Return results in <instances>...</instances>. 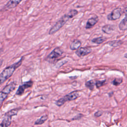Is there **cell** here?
Segmentation results:
<instances>
[{"instance_id": "cell-6", "label": "cell", "mask_w": 127, "mask_h": 127, "mask_svg": "<svg viewBox=\"0 0 127 127\" xmlns=\"http://www.w3.org/2000/svg\"><path fill=\"white\" fill-rule=\"evenodd\" d=\"M18 110L16 109H12L6 113L4 114L2 121L0 125L1 127H9L11 125V118L13 116H16L17 115Z\"/></svg>"}, {"instance_id": "cell-18", "label": "cell", "mask_w": 127, "mask_h": 127, "mask_svg": "<svg viewBox=\"0 0 127 127\" xmlns=\"http://www.w3.org/2000/svg\"><path fill=\"white\" fill-rule=\"evenodd\" d=\"M123 42L121 40H114L110 41L108 43V44L113 47H116L118 46H120L122 44Z\"/></svg>"}, {"instance_id": "cell-12", "label": "cell", "mask_w": 127, "mask_h": 127, "mask_svg": "<svg viewBox=\"0 0 127 127\" xmlns=\"http://www.w3.org/2000/svg\"><path fill=\"white\" fill-rule=\"evenodd\" d=\"M115 26L114 25L111 24H106L104 25L102 27V31L107 34H111L112 33L115 29Z\"/></svg>"}, {"instance_id": "cell-8", "label": "cell", "mask_w": 127, "mask_h": 127, "mask_svg": "<svg viewBox=\"0 0 127 127\" xmlns=\"http://www.w3.org/2000/svg\"><path fill=\"white\" fill-rule=\"evenodd\" d=\"M123 12V10L120 7L115 8L113 11L108 14L107 18L109 20H115L120 18Z\"/></svg>"}, {"instance_id": "cell-10", "label": "cell", "mask_w": 127, "mask_h": 127, "mask_svg": "<svg viewBox=\"0 0 127 127\" xmlns=\"http://www.w3.org/2000/svg\"><path fill=\"white\" fill-rule=\"evenodd\" d=\"M99 18L97 15H94L89 18L86 23L85 29H89L92 28L98 21Z\"/></svg>"}, {"instance_id": "cell-15", "label": "cell", "mask_w": 127, "mask_h": 127, "mask_svg": "<svg viewBox=\"0 0 127 127\" xmlns=\"http://www.w3.org/2000/svg\"><path fill=\"white\" fill-rule=\"evenodd\" d=\"M48 116L47 115H45L41 116L40 118L38 119L34 123L35 125H40L44 124L48 119Z\"/></svg>"}, {"instance_id": "cell-24", "label": "cell", "mask_w": 127, "mask_h": 127, "mask_svg": "<svg viewBox=\"0 0 127 127\" xmlns=\"http://www.w3.org/2000/svg\"><path fill=\"white\" fill-rule=\"evenodd\" d=\"M125 57L127 59V53H126V54L125 55Z\"/></svg>"}, {"instance_id": "cell-13", "label": "cell", "mask_w": 127, "mask_h": 127, "mask_svg": "<svg viewBox=\"0 0 127 127\" xmlns=\"http://www.w3.org/2000/svg\"><path fill=\"white\" fill-rule=\"evenodd\" d=\"M81 45V42L78 39L73 40L69 45V48L71 50H76L80 47Z\"/></svg>"}, {"instance_id": "cell-21", "label": "cell", "mask_w": 127, "mask_h": 127, "mask_svg": "<svg viewBox=\"0 0 127 127\" xmlns=\"http://www.w3.org/2000/svg\"><path fill=\"white\" fill-rule=\"evenodd\" d=\"M103 113V111H97L95 113L94 116L95 117H100V116H101L102 115Z\"/></svg>"}, {"instance_id": "cell-3", "label": "cell", "mask_w": 127, "mask_h": 127, "mask_svg": "<svg viewBox=\"0 0 127 127\" xmlns=\"http://www.w3.org/2000/svg\"><path fill=\"white\" fill-rule=\"evenodd\" d=\"M79 96V93L78 91H73L65 95L64 96L61 98L59 100H57L55 102V104L57 106L61 107L63 105L65 102L75 100L77 99Z\"/></svg>"}, {"instance_id": "cell-5", "label": "cell", "mask_w": 127, "mask_h": 127, "mask_svg": "<svg viewBox=\"0 0 127 127\" xmlns=\"http://www.w3.org/2000/svg\"><path fill=\"white\" fill-rule=\"evenodd\" d=\"M64 51L60 47L55 48L46 58L45 60L50 63H54L64 54Z\"/></svg>"}, {"instance_id": "cell-11", "label": "cell", "mask_w": 127, "mask_h": 127, "mask_svg": "<svg viewBox=\"0 0 127 127\" xmlns=\"http://www.w3.org/2000/svg\"><path fill=\"white\" fill-rule=\"evenodd\" d=\"M22 0H9L5 5V8L10 9L16 7Z\"/></svg>"}, {"instance_id": "cell-20", "label": "cell", "mask_w": 127, "mask_h": 127, "mask_svg": "<svg viewBox=\"0 0 127 127\" xmlns=\"http://www.w3.org/2000/svg\"><path fill=\"white\" fill-rule=\"evenodd\" d=\"M106 80H96V84H95V85H96V87L97 88H100L102 86H103L105 84V82H106Z\"/></svg>"}, {"instance_id": "cell-1", "label": "cell", "mask_w": 127, "mask_h": 127, "mask_svg": "<svg viewBox=\"0 0 127 127\" xmlns=\"http://www.w3.org/2000/svg\"><path fill=\"white\" fill-rule=\"evenodd\" d=\"M78 11L76 9H71L69 12L64 14L56 23L51 28L49 32V35H53L59 31L69 19L73 18L78 14Z\"/></svg>"}, {"instance_id": "cell-16", "label": "cell", "mask_w": 127, "mask_h": 127, "mask_svg": "<svg viewBox=\"0 0 127 127\" xmlns=\"http://www.w3.org/2000/svg\"><path fill=\"white\" fill-rule=\"evenodd\" d=\"M96 84V81L93 79H91L87 81L85 83V86L86 88L90 90H93Z\"/></svg>"}, {"instance_id": "cell-2", "label": "cell", "mask_w": 127, "mask_h": 127, "mask_svg": "<svg viewBox=\"0 0 127 127\" xmlns=\"http://www.w3.org/2000/svg\"><path fill=\"white\" fill-rule=\"evenodd\" d=\"M24 59V57H21L20 59L17 62L13 64L6 67L0 74V83L2 84L7 79L10 77L18 67H19L22 64V62Z\"/></svg>"}, {"instance_id": "cell-4", "label": "cell", "mask_w": 127, "mask_h": 127, "mask_svg": "<svg viewBox=\"0 0 127 127\" xmlns=\"http://www.w3.org/2000/svg\"><path fill=\"white\" fill-rule=\"evenodd\" d=\"M16 85L17 84L15 81H12L3 87L0 93V103L1 105L7 97L8 95L15 89Z\"/></svg>"}, {"instance_id": "cell-9", "label": "cell", "mask_w": 127, "mask_h": 127, "mask_svg": "<svg viewBox=\"0 0 127 127\" xmlns=\"http://www.w3.org/2000/svg\"><path fill=\"white\" fill-rule=\"evenodd\" d=\"M92 52V49L90 47H80L75 52V54L79 57H82L89 55Z\"/></svg>"}, {"instance_id": "cell-22", "label": "cell", "mask_w": 127, "mask_h": 127, "mask_svg": "<svg viewBox=\"0 0 127 127\" xmlns=\"http://www.w3.org/2000/svg\"><path fill=\"white\" fill-rule=\"evenodd\" d=\"M83 116V115L82 114H78L75 117H74V118H73L71 120H79L80 119H81L82 117Z\"/></svg>"}, {"instance_id": "cell-23", "label": "cell", "mask_w": 127, "mask_h": 127, "mask_svg": "<svg viewBox=\"0 0 127 127\" xmlns=\"http://www.w3.org/2000/svg\"><path fill=\"white\" fill-rule=\"evenodd\" d=\"M125 14L126 15H127V5L125 6V7L124 8V11H123Z\"/></svg>"}, {"instance_id": "cell-14", "label": "cell", "mask_w": 127, "mask_h": 127, "mask_svg": "<svg viewBox=\"0 0 127 127\" xmlns=\"http://www.w3.org/2000/svg\"><path fill=\"white\" fill-rule=\"evenodd\" d=\"M119 28L121 30H127V15L120 22Z\"/></svg>"}, {"instance_id": "cell-19", "label": "cell", "mask_w": 127, "mask_h": 127, "mask_svg": "<svg viewBox=\"0 0 127 127\" xmlns=\"http://www.w3.org/2000/svg\"><path fill=\"white\" fill-rule=\"evenodd\" d=\"M122 82H123L122 78H116L112 81V83L115 86H117L120 85L121 83H122Z\"/></svg>"}, {"instance_id": "cell-7", "label": "cell", "mask_w": 127, "mask_h": 127, "mask_svg": "<svg viewBox=\"0 0 127 127\" xmlns=\"http://www.w3.org/2000/svg\"><path fill=\"white\" fill-rule=\"evenodd\" d=\"M33 84V82L32 79H30L28 81L24 82V83H23L22 84L19 86L15 95H18V96L22 95L23 94L24 91L26 89L30 88L32 86Z\"/></svg>"}, {"instance_id": "cell-17", "label": "cell", "mask_w": 127, "mask_h": 127, "mask_svg": "<svg viewBox=\"0 0 127 127\" xmlns=\"http://www.w3.org/2000/svg\"><path fill=\"white\" fill-rule=\"evenodd\" d=\"M106 40V38L101 36L97 38H94L91 40V42L96 44H101Z\"/></svg>"}]
</instances>
